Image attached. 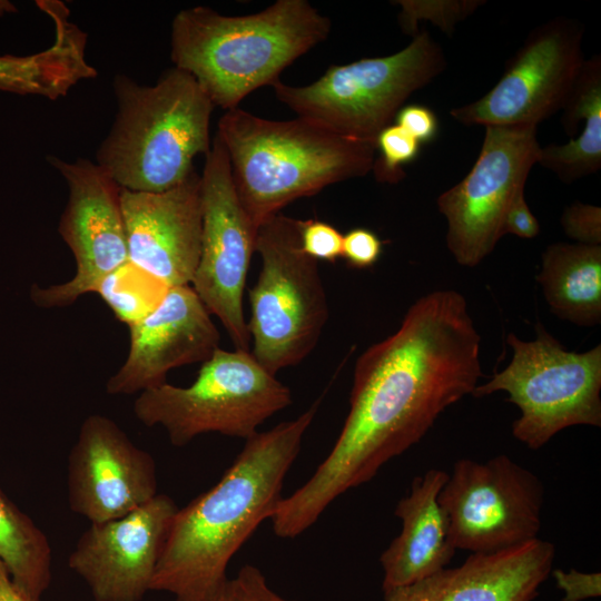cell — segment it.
<instances>
[{
  "label": "cell",
  "instance_id": "1",
  "mask_svg": "<svg viewBox=\"0 0 601 601\" xmlns=\"http://www.w3.org/2000/svg\"><path fill=\"white\" fill-rule=\"evenodd\" d=\"M481 337L462 294L434 290L406 312L398 329L356 361L349 411L326 459L270 518L292 539L339 495L371 481L449 406L472 395L482 376Z\"/></svg>",
  "mask_w": 601,
  "mask_h": 601
},
{
  "label": "cell",
  "instance_id": "2",
  "mask_svg": "<svg viewBox=\"0 0 601 601\" xmlns=\"http://www.w3.org/2000/svg\"><path fill=\"white\" fill-rule=\"evenodd\" d=\"M319 401L296 418L247 439L219 481L178 509L150 591L168 592L176 601L217 599L230 560L283 499L285 477Z\"/></svg>",
  "mask_w": 601,
  "mask_h": 601
},
{
  "label": "cell",
  "instance_id": "3",
  "mask_svg": "<svg viewBox=\"0 0 601 601\" xmlns=\"http://www.w3.org/2000/svg\"><path fill=\"white\" fill-rule=\"evenodd\" d=\"M331 20L306 0H278L247 16H224L207 7L178 12L171 23L170 57L224 110L324 41Z\"/></svg>",
  "mask_w": 601,
  "mask_h": 601
},
{
  "label": "cell",
  "instance_id": "4",
  "mask_svg": "<svg viewBox=\"0 0 601 601\" xmlns=\"http://www.w3.org/2000/svg\"><path fill=\"white\" fill-rule=\"evenodd\" d=\"M231 167L236 194L258 228L297 198L372 171L376 147L309 119L269 120L226 110L216 132Z\"/></svg>",
  "mask_w": 601,
  "mask_h": 601
},
{
  "label": "cell",
  "instance_id": "5",
  "mask_svg": "<svg viewBox=\"0 0 601 601\" xmlns=\"http://www.w3.org/2000/svg\"><path fill=\"white\" fill-rule=\"evenodd\" d=\"M114 92L117 114L96 164L121 189L160 193L179 185L195 169V157L210 149V98L176 67L151 86L118 75Z\"/></svg>",
  "mask_w": 601,
  "mask_h": 601
},
{
  "label": "cell",
  "instance_id": "6",
  "mask_svg": "<svg viewBox=\"0 0 601 601\" xmlns=\"http://www.w3.org/2000/svg\"><path fill=\"white\" fill-rule=\"evenodd\" d=\"M445 68L441 46L423 30L393 55L331 66L307 86H288L279 79L270 86L298 117L375 145L407 98Z\"/></svg>",
  "mask_w": 601,
  "mask_h": 601
},
{
  "label": "cell",
  "instance_id": "7",
  "mask_svg": "<svg viewBox=\"0 0 601 601\" xmlns=\"http://www.w3.org/2000/svg\"><path fill=\"white\" fill-rule=\"evenodd\" d=\"M292 402L289 387L250 352L219 347L191 385L166 382L139 393L134 414L147 427L161 426L174 446H185L206 433L246 441Z\"/></svg>",
  "mask_w": 601,
  "mask_h": 601
},
{
  "label": "cell",
  "instance_id": "8",
  "mask_svg": "<svg viewBox=\"0 0 601 601\" xmlns=\"http://www.w3.org/2000/svg\"><path fill=\"white\" fill-rule=\"evenodd\" d=\"M300 221L279 213L257 229L262 268L248 293L247 327L252 355L274 375L313 352L328 319L317 260L302 249Z\"/></svg>",
  "mask_w": 601,
  "mask_h": 601
},
{
  "label": "cell",
  "instance_id": "9",
  "mask_svg": "<svg viewBox=\"0 0 601 601\" xmlns=\"http://www.w3.org/2000/svg\"><path fill=\"white\" fill-rule=\"evenodd\" d=\"M536 333L534 341L510 333V364L472 393L482 397L506 392L508 401L521 411L512 434L531 450L566 427L601 426V345L583 353L568 352L541 325Z\"/></svg>",
  "mask_w": 601,
  "mask_h": 601
},
{
  "label": "cell",
  "instance_id": "10",
  "mask_svg": "<svg viewBox=\"0 0 601 601\" xmlns=\"http://www.w3.org/2000/svg\"><path fill=\"white\" fill-rule=\"evenodd\" d=\"M544 490L539 477L505 454L461 459L439 494L456 550L494 553L538 539Z\"/></svg>",
  "mask_w": 601,
  "mask_h": 601
},
{
  "label": "cell",
  "instance_id": "11",
  "mask_svg": "<svg viewBox=\"0 0 601 601\" xmlns=\"http://www.w3.org/2000/svg\"><path fill=\"white\" fill-rule=\"evenodd\" d=\"M200 255L190 286L221 322L235 349L250 352L243 297L258 228L239 201L229 157L217 134L200 174Z\"/></svg>",
  "mask_w": 601,
  "mask_h": 601
},
{
  "label": "cell",
  "instance_id": "12",
  "mask_svg": "<svg viewBox=\"0 0 601 601\" xmlns=\"http://www.w3.org/2000/svg\"><path fill=\"white\" fill-rule=\"evenodd\" d=\"M538 126H487L467 175L436 205L447 220L446 246L455 260L477 266L503 236L506 210L538 164Z\"/></svg>",
  "mask_w": 601,
  "mask_h": 601
},
{
  "label": "cell",
  "instance_id": "13",
  "mask_svg": "<svg viewBox=\"0 0 601 601\" xmlns=\"http://www.w3.org/2000/svg\"><path fill=\"white\" fill-rule=\"evenodd\" d=\"M48 161L68 186L58 231L75 257L76 272L61 284H35L30 298L40 308H60L93 293L105 277L129 262L120 186L88 159L66 161L49 156Z\"/></svg>",
  "mask_w": 601,
  "mask_h": 601
},
{
  "label": "cell",
  "instance_id": "14",
  "mask_svg": "<svg viewBox=\"0 0 601 601\" xmlns=\"http://www.w3.org/2000/svg\"><path fill=\"white\" fill-rule=\"evenodd\" d=\"M583 28L555 18L526 37L505 70L480 99L454 108L450 115L472 126H538L561 110L584 60Z\"/></svg>",
  "mask_w": 601,
  "mask_h": 601
},
{
  "label": "cell",
  "instance_id": "15",
  "mask_svg": "<svg viewBox=\"0 0 601 601\" xmlns=\"http://www.w3.org/2000/svg\"><path fill=\"white\" fill-rule=\"evenodd\" d=\"M68 502L90 523L121 518L158 494L156 462L108 416L91 414L67 466Z\"/></svg>",
  "mask_w": 601,
  "mask_h": 601
},
{
  "label": "cell",
  "instance_id": "16",
  "mask_svg": "<svg viewBox=\"0 0 601 601\" xmlns=\"http://www.w3.org/2000/svg\"><path fill=\"white\" fill-rule=\"evenodd\" d=\"M179 506L157 494L135 511L90 523L69 555L68 565L88 585L95 601H141Z\"/></svg>",
  "mask_w": 601,
  "mask_h": 601
},
{
  "label": "cell",
  "instance_id": "17",
  "mask_svg": "<svg viewBox=\"0 0 601 601\" xmlns=\"http://www.w3.org/2000/svg\"><path fill=\"white\" fill-rule=\"evenodd\" d=\"M128 331L127 357L106 384L111 395L157 387L166 383L170 370L203 364L219 348V332L190 285L168 287L160 302Z\"/></svg>",
  "mask_w": 601,
  "mask_h": 601
},
{
  "label": "cell",
  "instance_id": "18",
  "mask_svg": "<svg viewBox=\"0 0 601 601\" xmlns=\"http://www.w3.org/2000/svg\"><path fill=\"white\" fill-rule=\"evenodd\" d=\"M128 262L166 287L190 285L201 244L200 175L160 193L121 189Z\"/></svg>",
  "mask_w": 601,
  "mask_h": 601
},
{
  "label": "cell",
  "instance_id": "19",
  "mask_svg": "<svg viewBox=\"0 0 601 601\" xmlns=\"http://www.w3.org/2000/svg\"><path fill=\"white\" fill-rule=\"evenodd\" d=\"M554 555L553 543L539 538L494 553H471L456 568L383 593L384 601H533Z\"/></svg>",
  "mask_w": 601,
  "mask_h": 601
},
{
  "label": "cell",
  "instance_id": "20",
  "mask_svg": "<svg viewBox=\"0 0 601 601\" xmlns=\"http://www.w3.org/2000/svg\"><path fill=\"white\" fill-rule=\"evenodd\" d=\"M449 473L431 469L413 480L396 508L400 534L381 554L383 593L422 581L445 569L456 549L439 494Z\"/></svg>",
  "mask_w": 601,
  "mask_h": 601
},
{
  "label": "cell",
  "instance_id": "21",
  "mask_svg": "<svg viewBox=\"0 0 601 601\" xmlns=\"http://www.w3.org/2000/svg\"><path fill=\"white\" fill-rule=\"evenodd\" d=\"M39 8L53 21L55 40L35 55L0 56V90L55 100L97 71L86 59L87 35L69 20L68 8L55 0Z\"/></svg>",
  "mask_w": 601,
  "mask_h": 601
},
{
  "label": "cell",
  "instance_id": "22",
  "mask_svg": "<svg viewBox=\"0 0 601 601\" xmlns=\"http://www.w3.org/2000/svg\"><path fill=\"white\" fill-rule=\"evenodd\" d=\"M536 280L551 312L579 326L601 321V246L555 243L542 254Z\"/></svg>",
  "mask_w": 601,
  "mask_h": 601
},
{
  "label": "cell",
  "instance_id": "23",
  "mask_svg": "<svg viewBox=\"0 0 601 601\" xmlns=\"http://www.w3.org/2000/svg\"><path fill=\"white\" fill-rule=\"evenodd\" d=\"M0 561L27 601H42L52 579V550L43 531L0 489Z\"/></svg>",
  "mask_w": 601,
  "mask_h": 601
},
{
  "label": "cell",
  "instance_id": "24",
  "mask_svg": "<svg viewBox=\"0 0 601 601\" xmlns=\"http://www.w3.org/2000/svg\"><path fill=\"white\" fill-rule=\"evenodd\" d=\"M129 263L117 272L105 277L95 288L114 315L127 326L142 318L161 299L168 287L155 282L148 287L137 290L136 284L129 282Z\"/></svg>",
  "mask_w": 601,
  "mask_h": 601
},
{
  "label": "cell",
  "instance_id": "25",
  "mask_svg": "<svg viewBox=\"0 0 601 601\" xmlns=\"http://www.w3.org/2000/svg\"><path fill=\"white\" fill-rule=\"evenodd\" d=\"M398 16L403 32L414 37L421 20L431 21L451 36L460 21L471 16L485 1L482 0H398Z\"/></svg>",
  "mask_w": 601,
  "mask_h": 601
},
{
  "label": "cell",
  "instance_id": "26",
  "mask_svg": "<svg viewBox=\"0 0 601 601\" xmlns=\"http://www.w3.org/2000/svg\"><path fill=\"white\" fill-rule=\"evenodd\" d=\"M375 146L380 150L372 168L375 178L381 183L395 184L405 177L403 166L418 155L421 144L391 124L378 134Z\"/></svg>",
  "mask_w": 601,
  "mask_h": 601
},
{
  "label": "cell",
  "instance_id": "27",
  "mask_svg": "<svg viewBox=\"0 0 601 601\" xmlns=\"http://www.w3.org/2000/svg\"><path fill=\"white\" fill-rule=\"evenodd\" d=\"M215 601H296L282 597L267 583L262 571L245 564L237 574L227 580Z\"/></svg>",
  "mask_w": 601,
  "mask_h": 601
},
{
  "label": "cell",
  "instance_id": "28",
  "mask_svg": "<svg viewBox=\"0 0 601 601\" xmlns=\"http://www.w3.org/2000/svg\"><path fill=\"white\" fill-rule=\"evenodd\" d=\"M299 233L303 252L315 260L334 263L342 257L343 235L331 224L302 220Z\"/></svg>",
  "mask_w": 601,
  "mask_h": 601
},
{
  "label": "cell",
  "instance_id": "29",
  "mask_svg": "<svg viewBox=\"0 0 601 601\" xmlns=\"http://www.w3.org/2000/svg\"><path fill=\"white\" fill-rule=\"evenodd\" d=\"M565 234L580 244H601V208L580 201L566 207L561 216Z\"/></svg>",
  "mask_w": 601,
  "mask_h": 601
},
{
  "label": "cell",
  "instance_id": "30",
  "mask_svg": "<svg viewBox=\"0 0 601 601\" xmlns=\"http://www.w3.org/2000/svg\"><path fill=\"white\" fill-rule=\"evenodd\" d=\"M383 250V242L372 230L353 228L343 235L342 257L354 268L373 266Z\"/></svg>",
  "mask_w": 601,
  "mask_h": 601
},
{
  "label": "cell",
  "instance_id": "31",
  "mask_svg": "<svg viewBox=\"0 0 601 601\" xmlns=\"http://www.w3.org/2000/svg\"><path fill=\"white\" fill-rule=\"evenodd\" d=\"M559 589L564 593L563 601H583L601 594V574L585 573L574 569L551 571Z\"/></svg>",
  "mask_w": 601,
  "mask_h": 601
},
{
  "label": "cell",
  "instance_id": "32",
  "mask_svg": "<svg viewBox=\"0 0 601 601\" xmlns=\"http://www.w3.org/2000/svg\"><path fill=\"white\" fill-rule=\"evenodd\" d=\"M396 124L420 144L432 140L439 129L435 114L427 107L408 105L396 114Z\"/></svg>",
  "mask_w": 601,
  "mask_h": 601
},
{
  "label": "cell",
  "instance_id": "33",
  "mask_svg": "<svg viewBox=\"0 0 601 601\" xmlns=\"http://www.w3.org/2000/svg\"><path fill=\"white\" fill-rule=\"evenodd\" d=\"M502 231L503 235L511 234L525 239L538 236L540 225L525 200L524 189L511 201L503 219Z\"/></svg>",
  "mask_w": 601,
  "mask_h": 601
},
{
  "label": "cell",
  "instance_id": "34",
  "mask_svg": "<svg viewBox=\"0 0 601 601\" xmlns=\"http://www.w3.org/2000/svg\"><path fill=\"white\" fill-rule=\"evenodd\" d=\"M0 601H27L12 583L0 561Z\"/></svg>",
  "mask_w": 601,
  "mask_h": 601
}]
</instances>
